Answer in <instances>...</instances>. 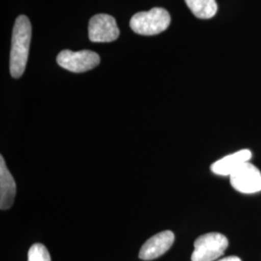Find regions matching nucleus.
I'll use <instances>...</instances> for the list:
<instances>
[{"label": "nucleus", "instance_id": "0eeeda50", "mask_svg": "<svg viewBox=\"0 0 261 261\" xmlns=\"http://www.w3.org/2000/svg\"><path fill=\"white\" fill-rule=\"evenodd\" d=\"M175 236L170 230H165L154 235L140 249V259L142 260H153L168 252L174 243Z\"/></svg>", "mask_w": 261, "mask_h": 261}, {"label": "nucleus", "instance_id": "1a4fd4ad", "mask_svg": "<svg viewBox=\"0 0 261 261\" xmlns=\"http://www.w3.org/2000/svg\"><path fill=\"white\" fill-rule=\"evenodd\" d=\"M17 193V186L10 173L3 156L0 157V208L7 210L13 205Z\"/></svg>", "mask_w": 261, "mask_h": 261}, {"label": "nucleus", "instance_id": "20e7f679", "mask_svg": "<svg viewBox=\"0 0 261 261\" xmlns=\"http://www.w3.org/2000/svg\"><path fill=\"white\" fill-rule=\"evenodd\" d=\"M57 63L73 73H84L90 71L100 63V56L91 50L72 51L64 49L57 56Z\"/></svg>", "mask_w": 261, "mask_h": 261}, {"label": "nucleus", "instance_id": "39448f33", "mask_svg": "<svg viewBox=\"0 0 261 261\" xmlns=\"http://www.w3.org/2000/svg\"><path fill=\"white\" fill-rule=\"evenodd\" d=\"M229 179L234 190L241 194L252 195L261 192V171L251 162L243 165Z\"/></svg>", "mask_w": 261, "mask_h": 261}, {"label": "nucleus", "instance_id": "9d476101", "mask_svg": "<svg viewBox=\"0 0 261 261\" xmlns=\"http://www.w3.org/2000/svg\"><path fill=\"white\" fill-rule=\"evenodd\" d=\"M189 9L198 19H208L213 18L218 5L215 0H185Z\"/></svg>", "mask_w": 261, "mask_h": 261}, {"label": "nucleus", "instance_id": "423d86ee", "mask_svg": "<svg viewBox=\"0 0 261 261\" xmlns=\"http://www.w3.org/2000/svg\"><path fill=\"white\" fill-rule=\"evenodd\" d=\"M120 30L115 19L107 14L93 16L88 24V36L94 43H109L119 37Z\"/></svg>", "mask_w": 261, "mask_h": 261}, {"label": "nucleus", "instance_id": "6e6552de", "mask_svg": "<svg viewBox=\"0 0 261 261\" xmlns=\"http://www.w3.org/2000/svg\"><path fill=\"white\" fill-rule=\"evenodd\" d=\"M252 157L251 150L241 149L216 161L211 166L212 172L221 176H230L234 172L249 163Z\"/></svg>", "mask_w": 261, "mask_h": 261}, {"label": "nucleus", "instance_id": "f8f14e48", "mask_svg": "<svg viewBox=\"0 0 261 261\" xmlns=\"http://www.w3.org/2000/svg\"><path fill=\"white\" fill-rule=\"evenodd\" d=\"M218 261H242L238 256H227V257H224V258H222V259H220V260Z\"/></svg>", "mask_w": 261, "mask_h": 261}, {"label": "nucleus", "instance_id": "f03ea898", "mask_svg": "<svg viewBox=\"0 0 261 261\" xmlns=\"http://www.w3.org/2000/svg\"><path fill=\"white\" fill-rule=\"evenodd\" d=\"M170 15L163 8H153L148 12L135 14L130 20L132 30L143 36H153L164 32L170 24Z\"/></svg>", "mask_w": 261, "mask_h": 261}, {"label": "nucleus", "instance_id": "9b49d317", "mask_svg": "<svg viewBox=\"0 0 261 261\" xmlns=\"http://www.w3.org/2000/svg\"><path fill=\"white\" fill-rule=\"evenodd\" d=\"M28 261H51L49 252L43 244H34L28 252Z\"/></svg>", "mask_w": 261, "mask_h": 261}, {"label": "nucleus", "instance_id": "f257e3e1", "mask_svg": "<svg viewBox=\"0 0 261 261\" xmlns=\"http://www.w3.org/2000/svg\"><path fill=\"white\" fill-rule=\"evenodd\" d=\"M31 41V24L27 16H19L13 29L12 47L10 54V73L19 79L24 73L28 63L29 46Z\"/></svg>", "mask_w": 261, "mask_h": 261}, {"label": "nucleus", "instance_id": "7ed1b4c3", "mask_svg": "<svg viewBox=\"0 0 261 261\" xmlns=\"http://www.w3.org/2000/svg\"><path fill=\"white\" fill-rule=\"evenodd\" d=\"M228 239L224 234L209 232L199 236L195 241L192 261L217 260L228 247Z\"/></svg>", "mask_w": 261, "mask_h": 261}]
</instances>
